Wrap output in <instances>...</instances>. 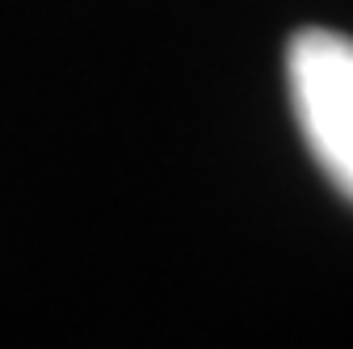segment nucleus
Wrapping results in <instances>:
<instances>
[{"label":"nucleus","instance_id":"1","mask_svg":"<svg viewBox=\"0 0 353 349\" xmlns=\"http://www.w3.org/2000/svg\"><path fill=\"white\" fill-rule=\"evenodd\" d=\"M290 106L320 172L353 202V38L299 30L286 47Z\"/></svg>","mask_w":353,"mask_h":349}]
</instances>
